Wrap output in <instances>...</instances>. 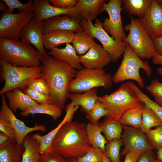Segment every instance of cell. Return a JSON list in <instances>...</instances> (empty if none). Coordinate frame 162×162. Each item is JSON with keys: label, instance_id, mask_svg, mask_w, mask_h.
Returning <instances> with one entry per match:
<instances>
[{"label": "cell", "instance_id": "cell-1", "mask_svg": "<svg viewBox=\"0 0 162 162\" xmlns=\"http://www.w3.org/2000/svg\"><path fill=\"white\" fill-rule=\"evenodd\" d=\"M41 77L48 82L52 104L62 109L68 98L69 86L77 71L69 65L47 56L41 58Z\"/></svg>", "mask_w": 162, "mask_h": 162}, {"label": "cell", "instance_id": "cell-2", "mask_svg": "<svg viewBox=\"0 0 162 162\" xmlns=\"http://www.w3.org/2000/svg\"><path fill=\"white\" fill-rule=\"evenodd\" d=\"M86 124L72 121L60 128L52 143V150L65 158H77L85 155L92 147L88 140Z\"/></svg>", "mask_w": 162, "mask_h": 162}, {"label": "cell", "instance_id": "cell-3", "mask_svg": "<svg viewBox=\"0 0 162 162\" xmlns=\"http://www.w3.org/2000/svg\"><path fill=\"white\" fill-rule=\"evenodd\" d=\"M1 59L16 66L40 65L41 56L32 45L19 40L0 39Z\"/></svg>", "mask_w": 162, "mask_h": 162}, {"label": "cell", "instance_id": "cell-4", "mask_svg": "<svg viewBox=\"0 0 162 162\" xmlns=\"http://www.w3.org/2000/svg\"><path fill=\"white\" fill-rule=\"evenodd\" d=\"M98 101L108 112L106 118L118 121L126 110L142 103L128 82L111 94L98 97Z\"/></svg>", "mask_w": 162, "mask_h": 162}, {"label": "cell", "instance_id": "cell-5", "mask_svg": "<svg viewBox=\"0 0 162 162\" xmlns=\"http://www.w3.org/2000/svg\"><path fill=\"white\" fill-rule=\"evenodd\" d=\"M0 79L4 84L0 91L2 95L16 88H22L33 80L41 77V66H16L0 59Z\"/></svg>", "mask_w": 162, "mask_h": 162}, {"label": "cell", "instance_id": "cell-6", "mask_svg": "<svg viewBox=\"0 0 162 162\" xmlns=\"http://www.w3.org/2000/svg\"><path fill=\"white\" fill-rule=\"evenodd\" d=\"M141 69L144 71L148 76H151L152 70L148 62L143 61L126 43L122 60L112 76L113 82L116 84L127 80H132L137 82L139 87L143 88L145 84L140 74V70Z\"/></svg>", "mask_w": 162, "mask_h": 162}, {"label": "cell", "instance_id": "cell-7", "mask_svg": "<svg viewBox=\"0 0 162 162\" xmlns=\"http://www.w3.org/2000/svg\"><path fill=\"white\" fill-rule=\"evenodd\" d=\"M112 76L103 69L83 68L77 71L69 86L70 93L81 94L94 88L101 87L105 89L112 86Z\"/></svg>", "mask_w": 162, "mask_h": 162}, {"label": "cell", "instance_id": "cell-8", "mask_svg": "<svg viewBox=\"0 0 162 162\" xmlns=\"http://www.w3.org/2000/svg\"><path fill=\"white\" fill-rule=\"evenodd\" d=\"M124 29L129 32L124 41L130 46L142 59H152L156 53L155 48L139 19L131 17L130 23L125 25Z\"/></svg>", "mask_w": 162, "mask_h": 162}, {"label": "cell", "instance_id": "cell-9", "mask_svg": "<svg viewBox=\"0 0 162 162\" xmlns=\"http://www.w3.org/2000/svg\"><path fill=\"white\" fill-rule=\"evenodd\" d=\"M102 23L98 19H96L94 24L90 20H81L80 21L84 30L101 43L110 56L111 61L116 62L123 55L126 43L124 41L119 42L114 39L103 29Z\"/></svg>", "mask_w": 162, "mask_h": 162}, {"label": "cell", "instance_id": "cell-10", "mask_svg": "<svg viewBox=\"0 0 162 162\" xmlns=\"http://www.w3.org/2000/svg\"><path fill=\"white\" fill-rule=\"evenodd\" d=\"M13 13L8 8L1 15L0 39L19 40L21 30L34 16L33 12Z\"/></svg>", "mask_w": 162, "mask_h": 162}, {"label": "cell", "instance_id": "cell-11", "mask_svg": "<svg viewBox=\"0 0 162 162\" xmlns=\"http://www.w3.org/2000/svg\"><path fill=\"white\" fill-rule=\"evenodd\" d=\"M122 0H110L103 5L102 12L106 11L109 18L102 23L103 29L116 41H124L126 34L122 26L121 17Z\"/></svg>", "mask_w": 162, "mask_h": 162}, {"label": "cell", "instance_id": "cell-12", "mask_svg": "<svg viewBox=\"0 0 162 162\" xmlns=\"http://www.w3.org/2000/svg\"><path fill=\"white\" fill-rule=\"evenodd\" d=\"M122 126L124 132L122 138L124 148L121 152V156L132 152L142 154L152 150L147 136L144 133L137 128L123 124Z\"/></svg>", "mask_w": 162, "mask_h": 162}, {"label": "cell", "instance_id": "cell-13", "mask_svg": "<svg viewBox=\"0 0 162 162\" xmlns=\"http://www.w3.org/2000/svg\"><path fill=\"white\" fill-rule=\"evenodd\" d=\"M1 96L0 116L6 118L11 123L15 133L16 140L18 143L22 145L25 137L31 132L40 131L44 132L46 130V127L44 124L38 125L36 124L33 127L27 126L23 122L15 116L7 104L4 94Z\"/></svg>", "mask_w": 162, "mask_h": 162}, {"label": "cell", "instance_id": "cell-14", "mask_svg": "<svg viewBox=\"0 0 162 162\" xmlns=\"http://www.w3.org/2000/svg\"><path fill=\"white\" fill-rule=\"evenodd\" d=\"M152 39L162 36V7L153 0L144 14L138 19Z\"/></svg>", "mask_w": 162, "mask_h": 162}, {"label": "cell", "instance_id": "cell-15", "mask_svg": "<svg viewBox=\"0 0 162 162\" xmlns=\"http://www.w3.org/2000/svg\"><path fill=\"white\" fill-rule=\"evenodd\" d=\"M20 39L34 46L40 54L41 58L48 55L44 49L43 40L42 23L38 21L34 16L21 30Z\"/></svg>", "mask_w": 162, "mask_h": 162}, {"label": "cell", "instance_id": "cell-16", "mask_svg": "<svg viewBox=\"0 0 162 162\" xmlns=\"http://www.w3.org/2000/svg\"><path fill=\"white\" fill-rule=\"evenodd\" d=\"M80 60L84 68L92 69H103L111 61L107 52L96 43L86 53L80 56Z\"/></svg>", "mask_w": 162, "mask_h": 162}, {"label": "cell", "instance_id": "cell-17", "mask_svg": "<svg viewBox=\"0 0 162 162\" xmlns=\"http://www.w3.org/2000/svg\"><path fill=\"white\" fill-rule=\"evenodd\" d=\"M79 106H74L70 103L66 108V114L61 122L52 130L46 134L41 136L39 133H35L31 136L32 138L39 144L40 154L52 151V143L55 136L62 127L67 121H72L74 115Z\"/></svg>", "mask_w": 162, "mask_h": 162}, {"label": "cell", "instance_id": "cell-18", "mask_svg": "<svg viewBox=\"0 0 162 162\" xmlns=\"http://www.w3.org/2000/svg\"><path fill=\"white\" fill-rule=\"evenodd\" d=\"M49 0L32 1L33 13L36 19L40 22L55 16L67 15L74 18L75 7L69 9L60 8L51 5Z\"/></svg>", "mask_w": 162, "mask_h": 162}, {"label": "cell", "instance_id": "cell-19", "mask_svg": "<svg viewBox=\"0 0 162 162\" xmlns=\"http://www.w3.org/2000/svg\"><path fill=\"white\" fill-rule=\"evenodd\" d=\"M80 21L67 15L51 18L41 22L42 34L56 30L70 31L75 33L84 31Z\"/></svg>", "mask_w": 162, "mask_h": 162}, {"label": "cell", "instance_id": "cell-20", "mask_svg": "<svg viewBox=\"0 0 162 162\" xmlns=\"http://www.w3.org/2000/svg\"><path fill=\"white\" fill-rule=\"evenodd\" d=\"M104 0H77L74 7V18L81 20H96L97 16L102 13Z\"/></svg>", "mask_w": 162, "mask_h": 162}, {"label": "cell", "instance_id": "cell-21", "mask_svg": "<svg viewBox=\"0 0 162 162\" xmlns=\"http://www.w3.org/2000/svg\"><path fill=\"white\" fill-rule=\"evenodd\" d=\"M8 100L9 107L14 113L19 109L21 112L38 104L24 93L20 88H16L5 94Z\"/></svg>", "mask_w": 162, "mask_h": 162}, {"label": "cell", "instance_id": "cell-22", "mask_svg": "<svg viewBox=\"0 0 162 162\" xmlns=\"http://www.w3.org/2000/svg\"><path fill=\"white\" fill-rule=\"evenodd\" d=\"M47 53L48 55L57 60L69 65L78 70L84 68L80 62V56L77 54L70 43L66 44L64 48H55Z\"/></svg>", "mask_w": 162, "mask_h": 162}, {"label": "cell", "instance_id": "cell-23", "mask_svg": "<svg viewBox=\"0 0 162 162\" xmlns=\"http://www.w3.org/2000/svg\"><path fill=\"white\" fill-rule=\"evenodd\" d=\"M75 33L70 31L56 30L43 35L44 48L52 50L63 44L72 43Z\"/></svg>", "mask_w": 162, "mask_h": 162}, {"label": "cell", "instance_id": "cell-24", "mask_svg": "<svg viewBox=\"0 0 162 162\" xmlns=\"http://www.w3.org/2000/svg\"><path fill=\"white\" fill-rule=\"evenodd\" d=\"M24 149L22 145L9 140L0 145V162H21Z\"/></svg>", "mask_w": 162, "mask_h": 162}, {"label": "cell", "instance_id": "cell-25", "mask_svg": "<svg viewBox=\"0 0 162 162\" xmlns=\"http://www.w3.org/2000/svg\"><path fill=\"white\" fill-rule=\"evenodd\" d=\"M97 89L94 88L81 94L70 93L68 98L74 106H80L81 110L86 113L89 112L98 101Z\"/></svg>", "mask_w": 162, "mask_h": 162}, {"label": "cell", "instance_id": "cell-26", "mask_svg": "<svg viewBox=\"0 0 162 162\" xmlns=\"http://www.w3.org/2000/svg\"><path fill=\"white\" fill-rule=\"evenodd\" d=\"M145 105L141 103L126 110L119 122L122 124L128 125L136 128H140L142 121V113Z\"/></svg>", "mask_w": 162, "mask_h": 162}, {"label": "cell", "instance_id": "cell-27", "mask_svg": "<svg viewBox=\"0 0 162 162\" xmlns=\"http://www.w3.org/2000/svg\"><path fill=\"white\" fill-rule=\"evenodd\" d=\"M94 39L84 30L75 33L72 45L77 54L80 56L86 53L96 43Z\"/></svg>", "mask_w": 162, "mask_h": 162}, {"label": "cell", "instance_id": "cell-28", "mask_svg": "<svg viewBox=\"0 0 162 162\" xmlns=\"http://www.w3.org/2000/svg\"><path fill=\"white\" fill-rule=\"evenodd\" d=\"M22 145L24 149L21 162H39V142L28 134L25 138Z\"/></svg>", "mask_w": 162, "mask_h": 162}, {"label": "cell", "instance_id": "cell-29", "mask_svg": "<svg viewBox=\"0 0 162 162\" xmlns=\"http://www.w3.org/2000/svg\"><path fill=\"white\" fill-rule=\"evenodd\" d=\"M153 0H122V6L129 15H136L138 19L145 14Z\"/></svg>", "mask_w": 162, "mask_h": 162}, {"label": "cell", "instance_id": "cell-30", "mask_svg": "<svg viewBox=\"0 0 162 162\" xmlns=\"http://www.w3.org/2000/svg\"><path fill=\"white\" fill-rule=\"evenodd\" d=\"M62 112V109L56 105L53 104H38L25 111L21 112L20 114L22 116L37 114H46L51 116L54 121L59 118Z\"/></svg>", "mask_w": 162, "mask_h": 162}, {"label": "cell", "instance_id": "cell-31", "mask_svg": "<svg viewBox=\"0 0 162 162\" xmlns=\"http://www.w3.org/2000/svg\"><path fill=\"white\" fill-rule=\"evenodd\" d=\"M99 126L107 142L122 138L123 129L122 124L119 121L105 118L99 123Z\"/></svg>", "mask_w": 162, "mask_h": 162}, {"label": "cell", "instance_id": "cell-32", "mask_svg": "<svg viewBox=\"0 0 162 162\" xmlns=\"http://www.w3.org/2000/svg\"><path fill=\"white\" fill-rule=\"evenodd\" d=\"M89 141L92 147L99 148L104 152H105V146L108 142L103 136L98 122L88 123L86 126Z\"/></svg>", "mask_w": 162, "mask_h": 162}, {"label": "cell", "instance_id": "cell-33", "mask_svg": "<svg viewBox=\"0 0 162 162\" xmlns=\"http://www.w3.org/2000/svg\"><path fill=\"white\" fill-rule=\"evenodd\" d=\"M162 125V122L154 112L145 105L142 113V124L140 130L147 134L154 127Z\"/></svg>", "mask_w": 162, "mask_h": 162}, {"label": "cell", "instance_id": "cell-34", "mask_svg": "<svg viewBox=\"0 0 162 162\" xmlns=\"http://www.w3.org/2000/svg\"><path fill=\"white\" fill-rule=\"evenodd\" d=\"M128 82L130 86L137 94L140 100L145 106L152 110L162 122V106H159L150 99L134 82L128 81Z\"/></svg>", "mask_w": 162, "mask_h": 162}, {"label": "cell", "instance_id": "cell-35", "mask_svg": "<svg viewBox=\"0 0 162 162\" xmlns=\"http://www.w3.org/2000/svg\"><path fill=\"white\" fill-rule=\"evenodd\" d=\"M123 145L122 139H117L108 142L105 146V155L111 162H121L120 148Z\"/></svg>", "mask_w": 162, "mask_h": 162}, {"label": "cell", "instance_id": "cell-36", "mask_svg": "<svg viewBox=\"0 0 162 162\" xmlns=\"http://www.w3.org/2000/svg\"><path fill=\"white\" fill-rule=\"evenodd\" d=\"M149 144L152 149L156 150L162 147V125L151 130L146 134Z\"/></svg>", "mask_w": 162, "mask_h": 162}, {"label": "cell", "instance_id": "cell-37", "mask_svg": "<svg viewBox=\"0 0 162 162\" xmlns=\"http://www.w3.org/2000/svg\"><path fill=\"white\" fill-rule=\"evenodd\" d=\"M145 88L153 97L155 102L162 106V82L157 79H153Z\"/></svg>", "mask_w": 162, "mask_h": 162}, {"label": "cell", "instance_id": "cell-38", "mask_svg": "<svg viewBox=\"0 0 162 162\" xmlns=\"http://www.w3.org/2000/svg\"><path fill=\"white\" fill-rule=\"evenodd\" d=\"M104 153L100 148L92 147L84 156L76 158V162H102Z\"/></svg>", "mask_w": 162, "mask_h": 162}, {"label": "cell", "instance_id": "cell-39", "mask_svg": "<svg viewBox=\"0 0 162 162\" xmlns=\"http://www.w3.org/2000/svg\"><path fill=\"white\" fill-rule=\"evenodd\" d=\"M86 114V117L90 122L95 123L98 122L100 118L107 115L108 112L98 101L92 108Z\"/></svg>", "mask_w": 162, "mask_h": 162}, {"label": "cell", "instance_id": "cell-40", "mask_svg": "<svg viewBox=\"0 0 162 162\" xmlns=\"http://www.w3.org/2000/svg\"><path fill=\"white\" fill-rule=\"evenodd\" d=\"M27 87L39 93L51 96V91L47 81L41 76L31 81Z\"/></svg>", "mask_w": 162, "mask_h": 162}, {"label": "cell", "instance_id": "cell-41", "mask_svg": "<svg viewBox=\"0 0 162 162\" xmlns=\"http://www.w3.org/2000/svg\"><path fill=\"white\" fill-rule=\"evenodd\" d=\"M21 89L24 93L38 104H52V99L50 95L39 93L27 87Z\"/></svg>", "mask_w": 162, "mask_h": 162}, {"label": "cell", "instance_id": "cell-42", "mask_svg": "<svg viewBox=\"0 0 162 162\" xmlns=\"http://www.w3.org/2000/svg\"><path fill=\"white\" fill-rule=\"evenodd\" d=\"M7 6L8 9L14 12L15 9H18L20 12H33L32 1L30 0L26 3L18 0H2Z\"/></svg>", "mask_w": 162, "mask_h": 162}, {"label": "cell", "instance_id": "cell-43", "mask_svg": "<svg viewBox=\"0 0 162 162\" xmlns=\"http://www.w3.org/2000/svg\"><path fill=\"white\" fill-rule=\"evenodd\" d=\"M0 131L7 135L10 140H16L15 133L11 123L1 116H0Z\"/></svg>", "mask_w": 162, "mask_h": 162}, {"label": "cell", "instance_id": "cell-44", "mask_svg": "<svg viewBox=\"0 0 162 162\" xmlns=\"http://www.w3.org/2000/svg\"><path fill=\"white\" fill-rule=\"evenodd\" d=\"M39 162H68L67 159L53 151L40 154Z\"/></svg>", "mask_w": 162, "mask_h": 162}, {"label": "cell", "instance_id": "cell-45", "mask_svg": "<svg viewBox=\"0 0 162 162\" xmlns=\"http://www.w3.org/2000/svg\"><path fill=\"white\" fill-rule=\"evenodd\" d=\"M54 6L63 9L74 8L76 5L77 0H50Z\"/></svg>", "mask_w": 162, "mask_h": 162}, {"label": "cell", "instance_id": "cell-46", "mask_svg": "<svg viewBox=\"0 0 162 162\" xmlns=\"http://www.w3.org/2000/svg\"><path fill=\"white\" fill-rule=\"evenodd\" d=\"M156 159L155 156L152 150L142 154L138 158L136 162H154Z\"/></svg>", "mask_w": 162, "mask_h": 162}, {"label": "cell", "instance_id": "cell-47", "mask_svg": "<svg viewBox=\"0 0 162 162\" xmlns=\"http://www.w3.org/2000/svg\"><path fill=\"white\" fill-rule=\"evenodd\" d=\"M141 154L140 153L136 152H128L125 155L124 162H136Z\"/></svg>", "mask_w": 162, "mask_h": 162}, {"label": "cell", "instance_id": "cell-48", "mask_svg": "<svg viewBox=\"0 0 162 162\" xmlns=\"http://www.w3.org/2000/svg\"><path fill=\"white\" fill-rule=\"evenodd\" d=\"M156 53L162 56V36L152 40Z\"/></svg>", "mask_w": 162, "mask_h": 162}, {"label": "cell", "instance_id": "cell-49", "mask_svg": "<svg viewBox=\"0 0 162 162\" xmlns=\"http://www.w3.org/2000/svg\"><path fill=\"white\" fill-rule=\"evenodd\" d=\"M153 63L155 64H159L162 66V56L157 53L152 58Z\"/></svg>", "mask_w": 162, "mask_h": 162}, {"label": "cell", "instance_id": "cell-50", "mask_svg": "<svg viewBox=\"0 0 162 162\" xmlns=\"http://www.w3.org/2000/svg\"><path fill=\"white\" fill-rule=\"evenodd\" d=\"M10 140L8 136L5 134L0 133V145H1Z\"/></svg>", "mask_w": 162, "mask_h": 162}, {"label": "cell", "instance_id": "cell-51", "mask_svg": "<svg viewBox=\"0 0 162 162\" xmlns=\"http://www.w3.org/2000/svg\"><path fill=\"white\" fill-rule=\"evenodd\" d=\"M157 158L159 161H162V147L157 150Z\"/></svg>", "mask_w": 162, "mask_h": 162}, {"label": "cell", "instance_id": "cell-52", "mask_svg": "<svg viewBox=\"0 0 162 162\" xmlns=\"http://www.w3.org/2000/svg\"><path fill=\"white\" fill-rule=\"evenodd\" d=\"M0 2V9L2 12L6 10L8 6L3 1Z\"/></svg>", "mask_w": 162, "mask_h": 162}, {"label": "cell", "instance_id": "cell-53", "mask_svg": "<svg viewBox=\"0 0 162 162\" xmlns=\"http://www.w3.org/2000/svg\"><path fill=\"white\" fill-rule=\"evenodd\" d=\"M102 162H111L110 159L106 157L104 155L103 158Z\"/></svg>", "mask_w": 162, "mask_h": 162}, {"label": "cell", "instance_id": "cell-54", "mask_svg": "<svg viewBox=\"0 0 162 162\" xmlns=\"http://www.w3.org/2000/svg\"><path fill=\"white\" fill-rule=\"evenodd\" d=\"M158 74L162 76V67L158 68L157 70Z\"/></svg>", "mask_w": 162, "mask_h": 162}, {"label": "cell", "instance_id": "cell-55", "mask_svg": "<svg viewBox=\"0 0 162 162\" xmlns=\"http://www.w3.org/2000/svg\"><path fill=\"white\" fill-rule=\"evenodd\" d=\"M66 159H67L68 162H76V158H70Z\"/></svg>", "mask_w": 162, "mask_h": 162}, {"label": "cell", "instance_id": "cell-56", "mask_svg": "<svg viewBox=\"0 0 162 162\" xmlns=\"http://www.w3.org/2000/svg\"><path fill=\"white\" fill-rule=\"evenodd\" d=\"M158 3L162 7V0H156Z\"/></svg>", "mask_w": 162, "mask_h": 162}, {"label": "cell", "instance_id": "cell-57", "mask_svg": "<svg viewBox=\"0 0 162 162\" xmlns=\"http://www.w3.org/2000/svg\"><path fill=\"white\" fill-rule=\"evenodd\" d=\"M154 162H162V161L158 160L156 159L154 160Z\"/></svg>", "mask_w": 162, "mask_h": 162}]
</instances>
